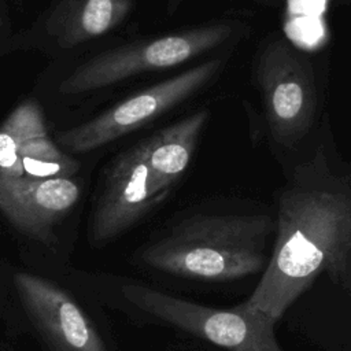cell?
<instances>
[{"label": "cell", "mask_w": 351, "mask_h": 351, "mask_svg": "<svg viewBox=\"0 0 351 351\" xmlns=\"http://www.w3.org/2000/svg\"><path fill=\"white\" fill-rule=\"evenodd\" d=\"M207 117V111H197L145 140L151 184L158 195L166 196L188 167Z\"/></svg>", "instance_id": "obj_11"}, {"label": "cell", "mask_w": 351, "mask_h": 351, "mask_svg": "<svg viewBox=\"0 0 351 351\" xmlns=\"http://www.w3.org/2000/svg\"><path fill=\"white\" fill-rule=\"evenodd\" d=\"M221 59H211L152 85L99 117L62 132L59 143L73 152H88L117 140L188 99L217 73Z\"/></svg>", "instance_id": "obj_6"}, {"label": "cell", "mask_w": 351, "mask_h": 351, "mask_svg": "<svg viewBox=\"0 0 351 351\" xmlns=\"http://www.w3.org/2000/svg\"><path fill=\"white\" fill-rule=\"evenodd\" d=\"M132 5V0H60L47 29L60 48H74L115 29Z\"/></svg>", "instance_id": "obj_10"}, {"label": "cell", "mask_w": 351, "mask_h": 351, "mask_svg": "<svg viewBox=\"0 0 351 351\" xmlns=\"http://www.w3.org/2000/svg\"><path fill=\"white\" fill-rule=\"evenodd\" d=\"M230 33V25L215 23L114 48L78 66L60 82L59 92L85 93L140 73L174 67L218 47Z\"/></svg>", "instance_id": "obj_4"}, {"label": "cell", "mask_w": 351, "mask_h": 351, "mask_svg": "<svg viewBox=\"0 0 351 351\" xmlns=\"http://www.w3.org/2000/svg\"><path fill=\"white\" fill-rule=\"evenodd\" d=\"M47 134L38 104L32 100L19 104L0 126V174L22 177L23 167L19 160L22 149Z\"/></svg>", "instance_id": "obj_12"}, {"label": "cell", "mask_w": 351, "mask_h": 351, "mask_svg": "<svg viewBox=\"0 0 351 351\" xmlns=\"http://www.w3.org/2000/svg\"><path fill=\"white\" fill-rule=\"evenodd\" d=\"M19 300L49 351H107L90 318L74 298L40 276L12 277Z\"/></svg>", "instance_id": "obj_7"}, {"label": "cell", "mask_w": 351, "mask_h": 351, "mask_svg": "<svg viewBox=\"0 0 351 351\" xmlns=\"http://www.w3.org/2000/svg\"><path fill=\"white\" fill-rule=\"evenodd\" d=\"M277 237L263 274L245 300L278 321L322 274H346L351 252V177L322 155L298 166L280 195Z\"/></svg>", "instance_id": "obj_1"}, {"label": "cell", "mask_w": 351, "mask_h": 351, "mask_svg": "<svg viewBox=\"0 0 351 351\" xmlns=\"http://www.w3.org/2000/svg\"><path fill=\"white\" fill-rule=\"evenodd\" d=\"M163 199L165 196L152 189L147 163V143L143 141L122 154L110 169L92 213L90 243L103 245L115 239Z\"/></svg>", "instance_id": "obj_8"}, {"label": "cell", "mask_w": 351, "mask_h": 351, "mask_svg": "<svg viewBox=\"0 0 351 351\" xmlns=\"http://www.w3.org/2000/svg\"><path fill=\"white\" fill-rule=\"evenodd\" d=\"M121 293L136 308L228 351H282L274 335L277 321L247 302L215 308L141 284H125Z\"/></svg>", "instance_id": "obj_3"}, {"label": "cell", "mask_w": 351, "mask_h": 351, "mask_svg": "<svg viewBox=\"0 0 351 351\" xmlns=\"http://www.w3.org/2000/svg\"><path fill=\"white\" fill-rule=\"evenodd\" d=\"M80 185L71 178L38 180L0 174V211L21 233L55 241V225L75 206Z\"/></svg>", "instance_id": "obj_9"}, {"label": "cell", "mask_w": 351, "mask_h": 351, "mask_svg": "<svg viewBox=\"0 0 351 351\" xmlns=\"http://www.w3.org/2000/svg\"><path fill=\"white\" fill-rule=\"evenodd\" d=\"M19 160L23 176L38 180L70 178L80 167L78 162L62 152L48 134L29 143L22 149Z\"/></svg>", "instance_id": "obj_13"}, {"label": "cell", "mask_w": 351, "mask_h": 351, "mask_svg": "<svg viewBox=\"0 0 351 351\" xmlns=\"http://www.w3.org/2000/svg\"><path fill=\"white\" fill-rule=\"evenodd\" d=\"M258 82L274 141L295 145L310 129L317 104L307 60L284 38H274L261 52Z\"/></svg>", "instance_id": "obj_5"}, {"label": "cell", "mask_w": 351, "mask_h": 351, "mask_svg": "<svg viewBox=\"0 0 351 351\" xmlns=\"http://www.w3.org/2000/svg\"><path fill=\"white\" fill-rule=\"evenodd\" d=\"M273 228V219L265 214L195 215L147 245L140 259L178 277L236 280L267 265L266 243Z\"/></svg>", "instance_id": "obj_2"}]
</instances>
